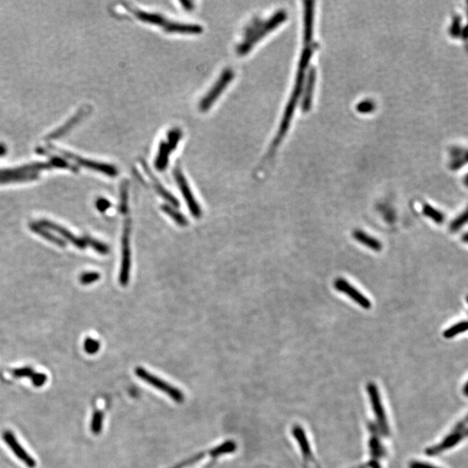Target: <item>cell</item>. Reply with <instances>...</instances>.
I'll return each instance as SVG.
<instances>
[{
    "label": "cell",
    "mask_w": 468,
    "mask_h": 468,
    "mask_svg": "<svg viewBox=\"0 0 468 468\" xmlns=\"http://www.w3.org/2000/svg\"><path fill=\"white\" fill-rule=\"evenodd\" d=\"M142 167H143V169H144L145 172H146V173H147V175L149 177L151 182L154 184V189L157 191L158 194H159V195H160V196L162 197V198L165 199L166 201H168L170 204L172 205V206H173L174 208H178L179 205L178 200H177V199H176L174 196H173V195H171V194H170V193L168 192L167 190H166V189H164L163 185H161V184L159 182V180L156 179V177H155V176H154L153 173H151V171L150 169H149V167H148V164L146 163L144 160H142Z\"/></svg>",
    "instance_id": "obj_17"
},
{
    "label": "cell",
    "mask_w": 468,
    "mask_h": 468,
    "mask_svg": "<svg viewBox=\"0 0 468 468\" xmlns=\"http://www.w3.org/2000/svg\"><path fill=\"white\" fill-rule=\"evenodd\" d=\"M128 200H129V184L127 181H123L121 186V202H120V211L123 214L128 212Z\"/></svg>",
    "instance_id": "obj_28"
},
{
    "label": "cell",
    "mask_w": 468,
    "mask_h": 468,
    "mask_svg": "<svg viewBox=\"0 0 468 468\" xmlns=\"http://www.w3.org/2000/svg\"><path fill=\"white\" fill-rule=\"evenodd\" d=\"M371 465H372L373 468H381L380 466H379V465L377 464V463H373V462H372V463H371Z\"/></svg>",
    "instance_id": "obj_45"
},
{
    "label": "cell",
    "mask_w": 468,
    "mask_h": 468,
    "mask_svg": "<svg viewBox=\"0 0 468 468\" xmlns=\"http://www.w3.org/2000/svg\"><path fill=\"white\" fill-rule=\"evenodd\" d=\"M31 229L33 232H35L36 233H38L39 235L44 238L47 240H50V242L54 243L56 245H59L61 247H64L66 245V243L63 239H59L57 238L56 236L53 235L52 233H50L47 229H45L44 227L38 225V224H31Z\"/></svg>",
    "instance_id": "obj_22"
},
{
    "label": "cell",
    "mask_w": 468,
    "mask_h": 468,
    "mask_svg": "<svg viewBox=\"0 0 468 468\" xmlns=\"http://www.w3.org/2000/svg\"><path fill=\"white\" fill-rule=\"evenodd\" d=\"M130 233L131 222L127 219L124 223L123 239H122V265L120 271V283L126 286L129 283L130 266H131V251H130Z\"/></svg>",
    "instance_id": "obj_6"
},
{
    "label": "cell",
    "mask_w": 468,
    "mask_h": 468,
    "mask_svg": "<svg viewBox=\"0 0 468 468\" xmlns=\"http://www.w3.org/2000/svg\"><path fill=\"white\" fill-rule=\"evenodd\" d=\"M293 434H294L296 439H297L299 442V445H300V447H301L302 452H303V455L305 457V463L308 464L309 461H314L313 455L311 454V447H310V445H309L308 440L306 439L305 432L303 431L301 427H299V426H296V427L293 428Z\"/></svg>",
    "instance_id": "obj_21"
},
{
    "label": "cell",
    "mask_w": 468,
    "mask_h": 468,
    "mask_svg": "<svg viewBox=\"0 0 468 468\" xmlns=\"http://www.w3.org/2000/svg\"><path fill=\"white\" fill-rule=\"evenodd\" d=\"M314 2H305L304 9V50L301 54L299 61V70L296 77L295 85L293 88V94L291 96L288 104L286 108L283 117L280 123L279 128L276 135L271 142L270 148L267 152V158L272 157L280 143L283 141L286 133L290 128V124L293 120V114L295 112L296 106L298 104L299 98H301L305 82H306V70L308 69L309 62L312 57L314 52V41H313V32H314Z\"/></svg>",
    "instance_id": "obj_1"
},
{
    "label": "cell",
    "mask_w": 468,
    "mask_h": 468,
    "mask_svg": "<svg viewBox=\"0 0 468 468\" xmlns=\"http://www.w3.org/2000/svg\"><path fill=\"white\" fill-rule=\"evenodd\" d=\"M353 238L361 245L367 246L373 251H381L383 249V244L381 243V241L368 235V233L362 232L361 230H355L353 233Z\"/></svg>",
    "instance_id": "obj_20"
},
{
    "label": "cell",
    "mask_w": 468,
    "mask_h": 468,
    "mask_svg": "<svg viewBox=\"0 0 468 468\" xmlns=\"http://www.w3.org/2000/svg\"><path fill=\"white\" fill-rule=\"evenodd\" d=\"M32 384L36 387H42L47 381V376L44 373H34L31 377Z\"/></svg>",
    "instance_id": "obj_37"
},
{
    "label": "cell",
    "mask_w": 468,
    "mask_h": 468,
    "mask_svg": "<svg viewBox=\"0 0 468 468\" xmlns=\"http://www.w3.org/2000/svg\"><path fill=\"white\" fill-rule=\"evenodd\" d=\"M84 239L86 243H87V245H90L92 248L95 249L96 251L101 253V254H107V253H109L110 249H109V246L107 245L98 241L97 239L89 238V237H86Z\"/></svg>",
    "instance_id": "obj_30"
},
{
    "label": "cell",
    "mask_w": 468,
    "mask_h": 468,
    "mask_svg": "<svg viewBox=\"0 0 468 468\" xmlns=\"http://www.w3.org/2000/svg\"><path fill=\"white\" fill-rule=\"evenodd\" d=\"M464 393L465 394V396H468V384L465 385V388H464Z\"/></svg>",
    "instance_id": "obj_44"
},
{
    "label": "cell",
    "mask_w": 468,
    "mask_h": 468,
    "mask_svg": "<svg viewBox=\"0 0 468 468\" xmlns=\"http://www.w3.org/2000/svg\"><path fill=\"white\" fill-rule=\"evenodd\" d=\"M3 439L5 442L7 443V446H9L11 450L14 452V454L20 460H22L26 466H28L29 468L36 467V465H37L36 460L32 458V456L29 454L28 452H26V450L21 446V444L19 443L16 439V437L12 432H10V431L4 432Z\"/></svg>",
    "instance_id": "obj_10"
},
{
    "label": "cell",
    "mask_w": 468,
    "mask_h": 468,
    "mask_svg": "<svg viewBox=\"0 0 468 468\" xmlns=\"http://www.w3.org/2000/svg\"><path fill=\"white\" fill-rule=\"evenodd\" d=\"M335 288L341 293H344L345 295L349 297L350 299L355 301L357 305H360L361 308L368 309L371 308V302L368 298H366L362 293H360L358 290L355 289L354 286H352L350 284L343 278H337L334 283Z\"/></svg>",
    "instance_id": "obj_9"
},
{
    "label": "cell",
    "mask_w": 468,
    "mask_h": 468,
    "mask_svg": "<svg viewBox=\"0 0 468 468\" xmlns=\"http://www.w3.org/2000/svg\"><path fill=\"white\" fill-rule=\"evenodd\" d=\"M135 373L142 380L147 382L148 384L153 385V386L157 388L158 390L163 391L164 393L167 394L168 396L174 400L176 402H181L183 401V395L180 391L176 390L175 388L171 386L169 384L165 383L164 381L160 380L158 377H154L148 371L145 370L144 368H137L135 369Z\"/></svg>",
    "instance_id": "obj_7"
},
{
    "label": "cell",
    "mask_w": 468,
    "mask_h": 468,
    "mask_svg": "<svg viewBox=\"0 0 468 468\" xmlns=\"http://www.w3.org/2000/svg\"><path fill=\"white\" fill-rule=\"evenodd\" d=\"M181 135H182V133L179 129H171L167 134V140L166 142L173 150H174L179 144V141L181 139Z\"/></svg>",
    "instance_id": "obj_29"
},
{
    "label": "cell",
    "mask_w": 468,
    "mask_h": 468,
    "mask_svg": "<svg viewBox=\"0 0 468 468\" xmlns=\"http://www.w3.org/2000/svg\"><path fill=\"white\" fill-rule=\"evenodd\" d=\"M168 33H178V34H200L203 32L202 26L194 24H185V23L173 22L170 21L167 28L164 30Z\"/></svg>",
    "instance_id": "obj_18"
},
{
    "label": "cell",
    "mask_w": 468,
    "mask_h": 468,
    "mask_svg": "<svg viewBox=\"0 0 468 468\" xmlns=\"http://www.w3.org/2000/svg\"><path fill=\"white\" fill-rule=\"evenodd\" d=\"M234 78V72L232 69L227 68L223 72L221 73L220 77L218 79L214 86L210 88V90L205 95L204 98L199 104V109L201 112H207L210 110L214 103L219 99L220 95L223 93L224 90L227 88V86L231 83Z\"/></svg>",
    "instance_id": "obj_5"
},
{
    "label": "cell",
    "mask_w": 468,
    "mask_h": 468,
    "mask_svg": "<svg viewBox=\"0 0 468 468\" xmlns=\"http://www.w3.org/2000/svg\"><path fill=\"white\" fill-rule=\"evenodd\" d=\"M126 7L128 8L130 13L134 14V16L136 17L142 22L147 23L149 25H156V26H161V27H163V30L167 28V25L171 21L169 19H166L161 14L148 13V12H144L142 10L135 9V8H131V7H127V6H126Z\"/></svg>",
    "instance_id": "obj_14"
},
{
    "label": "cell",
    "mask_w": 468,
    "mask_h": 468,
    "mask_svg": "<svg viewBox=\"0 0 468 468\" xmlns=\"http://www.w3.org/2000/svg\"><path fill=\"white\" fill-rule=\"evenodd\" d=\"M110 206H111V203L110 201L104 198H99L96 202V207L102 213L107 211L110 208Z\"/></svg>",
    "instance_id": "obj_38"
},
{
    "label": "cell",
    "mask_w": 468,
    "mask_h": 468,
    "mask_svg": "<svg viewBox=\"0 0 468 468\" xmlns=\"http://www.w3.org/2000/svg\"><path fill=\"white\" fill-rule=\"evenodd\" d=\"M467 330L468 321H462V322L457 323L454 325H452V327L448 328L447 330H445L443 336L446 338H452V337H454L457 335L465 332Z\"/></svg>",
    "instance_id": "obj_25"
},
{
    "label": "cell",
    "mask_w": 468,
    "mask_h": 468,
    "mask_svg": "<svg viewBox=\"0 0 468 468\" xmlns=\"http://www.w3.org/2000/svg\"><path fill=\"white\" fill-rule=\"evenodd\" d=\"M89 112H90V108L82 107L81 110L77 111V113H75L73 117H70V119L68 120L63 125L59 127L58 129H55L53 132L49 134L46 137V140L52 141V140H56L66 135L67 133L77 125L84 117H87Z\"/></svg>",
    "instance_id": "obj_11"
},
{
    "label": "cell",
    "mask_w": 468,
    "mask_h": 468,
    "mask_svg": "<svg viewBox=\"0 0 468 468\" xmlns=\"http://www.w3.org/2000/svg\"><path fill=\"white\" fill-rule=\"evenodd\" d=\"M376 105L373 102L369 100H366L364 102H361L357 105V110L360 113H369L372 110H374Z\"/></svg>",
    "instance_id": "obj_36"
},
{
    "label": "cell",
    "mask_w": 468,
    "mask_h": 468,
    "mask_svg": "<svg viewBox=\"0 0 468 468\" xmlns=\"http://www.w3.org/2000/svg\"><path fill=\"white\" fill-rule=\"evenodd\" d=\"M422 213L426 217L429 218L436 224H442L445 221V215L431 205L425 204L422 207Z\"/></svg>",
    "instance_id": "obj_23"
},
{
    "label": "cell",
    "mask_w": 468,
    "mask_h": 468,
    "mask_svg": "<svg viewBox=\"0 0 468 468\" xmlns=\"http://www.w3.org/2000/svg\"><path fill=\"white\" fill-rule=\"evenodd\" d=\"M161 210L163 211L164 213L167 214V215H168L171 219H173L179 226H188L189 222H188L186 219L183 216V214L179 213V212L175 210L174 208H171V207L167 206V205H163V206L161 207Z\"/></svg>",
    "instance_id": "obj_24"
},
{
    "label": "cell",
    "mask_w": 468,
    "mask_h": 468,
    "mask_svg": "<svg viewBox=\"0 0 468 468\" xmlns=\"http://www.w3.org/2000/svg\"><path fill=\"white\" fill-rule=\"evenodd\" d=\"M286 17L287 15L285 12H278L266 20L255 19L251 21V24H249L248 26L245 28L243 41L238 46V54L244 56L250 52L261 39H263L268 33L279 26L286 20Z\"/></svg>",
    "instance_id": "obj_3"
},
{
    "label": "cell",
    "mask_w": 468,
    "mask_h": 468,
    "mask_svg": "<svg viewBox=\"0 0 468 468\" xmlns=\"http://www.w3.org/2000/svg\"><path fill=\"white\" fill-rule=\"evenodd\" d=\"M34 373V370L31 367H24V368L14 369L13 371V376L15 378H24V377L31 378Z\"/></svg>",
    "instance_id": "obj_35"
},
{
    "label": "cell",
    "mask_w": 468,
    "mask_h": 468,
    "mask_svg": "<svg viewBox=\"0 0 468 468\" xmlns=\"http://www.w3.org/2000/svg\"><path fill=\"white\" fill-rule=\"evenodd\" d=\"M48 148L51 149L53 152H56L57 154L63 155V157L67 159V160L74 161V162L77 164L78 166H81V167L88 168V169L94 170V171H98V172H100V173L106 174V175L110 176V177H116V176L118 174V170H117V167L113 166V165L104 163V162H99V161H96V160H88V159H86V158L81 157V156L75 155V154H72V153H70V152H68V151L63 150V149H61V148H57V147H55L53 145H49Z\"/></svg>",
    "instance_id": "obj_4"
},
{
    "label": "cell",
    "mask_w": 468,
    "mask_h": 468,
    "mask_svg": "<svg viewBox=\"0 0 468 468\" xmlns=\"http://www.w3.org/2000/svg\"><path fill=\"white\" fill-rule=\"evenodd\" d=\"M370 450L371 453H372V455H373V457H375V458H378V457L383 455V453H384L383 446H381L380 442H379V440L377 439V436H373L372 437V439H371Z\"/></svg>",
    "instance_id": "obj_33"
},
{
    "label": "cell",
    "mask_w": 468,
    "mask_h": 468,
    "mask_svg": "<svg viewBox=\"0 0 468 468\" xmlns=\"http://www.w3.org/2000/svg\"><path fill=\"white\" fill-rule=\"evenodd\" d=\"M467 303H468V297H467Z\"/></svg>",
    "instance_id": "obj_46"
},
{
    "label": "cell",
    "mask_w": 468,
    "mask_h": 468,
    "mask_svg": "<svg viewBox=\"0 0 468 468\" xmlns=\"http://www.w3.org/2000/svg\"><path fill=\"white\" fill-rule=\"evenodd\" d=\"M463 183H464V185H465V186H467L468 188V173L463 177Z\"/></svg>",
    "instance_id": "obj_42"
},
{
    "label": "cell",
    "mask_w": 468,
    "mask_h": 468,
    "mask_svg": "<svg viewBox=\"0 0 468 468\" xmlns=\"http://www.w3.org/2000/svg\"><path fill=\"white\" fill-rule=\"evenodd\" d=\"M315 81H316V73L315 69H310V72L306 77L305 88H304V95L302 98V110L304 112H308L311 107V102L313 98L314 92Z\"/></svg>",
    "instance_id": "obj_16"
},
{
    "label": "cell",
    "mask_w": 468,
    "mask_h": 468,
    "mask_svg": "<svg viewBox=\"0 0 468 468\" xmlns=\"http://www.w3.org/2000/svg\"><path fill=\"white\" fill-rule=\"evenodd\" d=\"M462 240H463L464 242L466 243V244H468V233L463 234V236H462Z\"/></svg>",
    "instance_id": "obj_43"
},
{
    "label": "cell",
    "mask_w": 468,
    "mask_h": 468,
    "mask_svg": "<svg viewBox=\"0 0 468 468\" xmlns=\"http://www.w3.org/2000/svg\"><path fill=\"white\" fill-rule=\"evenodd\" d=\"M368 393L370 396L371 403L373 406L374 412L377 415V421L379 422L381 428L384 432V434H388L389 433V427L387 424V419L384 413V408L381 402L380 396L377 391V386L374 384H370L368 387Z\"/></svg>",
    "instance_id": "obj_12"
},
{
    "label": "cell",
    "mask_w": 468,
    "mask_h": 468,
    "mask_svg": "<svg viewBox=\"0 0 468 468\" xmlns=\"http://www.w3.org/2000/svg\"><path fill=\"white\" fill-rule=\"evenodd\" d=\"M410 468H438L435 467V466H433V465H428V464H426V463H422V462L415 461L411 463L410 465Z\"/></svg>",
    "instance_id": "obj_39"
},
{
    "label": "cell",
    "mask_w": 468,
    "mask_h": 468,
    "mask_svg": "<svg viewBox=\"0 0 468 468\" xmlns=\"http://www.w3.org/2000/svg\"><path fill=\"white\" fill-rule=\"evenodd\" d=\"M53 167H61L77 171L75 165L69 163L66 160L55 158L49 162H36L29 164L16 168H3L0 169V185L8 183L25 182L38 179L39 172L43 170L50 169Z\"/></svg>",
    "instance_id": "obj_2"
},
{
    "label": "cell",
    "mask_w": 468,
    "mask_h": 468,
    "mask_svg": "<svg viewBox=\"0 0 468 468\" xmlns=\"http://www.w3.org/2000/svg\"><path fill=\"white\" fill-rule=\"evenodd\" d=\"M462 30H463V25H462V19L459 15H456L452 19V23L449 26V34L452 38H458L461 37Z\"/></svg>",
    "instance_id": "obj_27"
},
{
    "label": "cell",
    "mask_w": 468,
    "mask_h": 468,
    "mask_svg": "<svg viewBox=\"0 0 468 468\" xmlns=\"http://www.w3.org/2000/svg\"><path fill=\"white\" fill-rule=\"evenodd\" d=\"M466 224H468V207L458 217L452 220V223L450 224V231L452 233H455Z\"/></svg>",
    "instance_id": "obj_26"
},
{
    "label": "cell",
    "mask_w": 468,
    "mask_h": 468,
    "mask_svg": "<svg viewBox=\"0 0 468 468\" xmlns=\"http://www.w3.org/2000/svg\"><path fill=\"white\" fill-rule=\"evenodd\" d=\"M103 426V414L97 411L93 415L91 422V430L94 434H98L101 432Z\"/></svg>",
    "instance_id": "obj_32"
},
{
    "label": "cell",
    "mask_w": 468,
    "mask_h": 468,
    "mask_svg": "<svg viewBox=\"0 0 468 468\" xmlns=\"http://www.w3.org/2000/svg\"><path fill=\"white\" fill-rule=\"evenodd\" d=\"M180 4L182 5L184 9L186 10V11H191V10L194 9V3L191 1H181Z\"/></svg>",
    "instance_id": "obj_40"
},
{
    "label": "cell",
    "mask_w": 468,
    "mask_h": 468,
    "mask_svg": "<svg viewBox=\"0 0 468 468\" xmlns=\"http://www.w3.org/2000/svg\"><path fill=\"white\" fill-rule=\"evenodd\" d=\"M173 149L166 141L160 142L158 149L157 155L154 160V167L158 171H164L167 168L169 162V156Z\"/></svg>",
    "instance_id": "obj_19"
},
{
    "label": "cell",
    "mask_w": 468,
    "mask_h": 468,
    "mask_svg": "<svg viewBox=\"0 0 468 468\" xmlns=\"http://www.w3.org/2000/svg\"><path fill=\"white\" fill-rule=\"evenodd\" d=\"M99 349H100V343L98 342V340L93 339L90 337H88L87 339L85 340L84 349L85 351L88 353V354L93 355L95 353H97Z\"/></svg>",
    "instance_id": "obj_31"
},
{
    "label": "cell",
    "mask_w": 468,
    "mask_h": 468,
    "mask_svg": "<svg viewBox=\"0 0 468 468\" xmlns=\"http://www.w3.org/2000/svg\"><path fill=\"white\" fill-rule=\"evenodd\" d=\"M6 152H7V148L4 145L0 144V156L6 154Z\"/></svg>",
    "instance_id": "obj_41"
},
{
    "label": "cell",
    "mask_w": 468,
    "mask_h": 468,
    "mask_svg": "<svg viewBox=\"0 0 468 468\" xmlns=\"http://www.w3.org/2000/svg\"><path fill=\"white\" fill-rule=\"evenodd\" d=\"M173 173L175 177L176 182L179 185L180 192L182 193L183 197L185 199L186 205L189 206V210L193 214V216L195 218L201 217L202 214L201 208L199 206L198 202L195 200V196L193 195L189 182L183 174L182 171L179 169V167H176Z\"/></svg>",
    "instance_id": "obj_8"
},
{
    "label": "cell",
    "mask_w": 468,
    "mask_h": 468,
    "mask_svg": "<svg viewBox=\"0 0 468 468\" xmlns=\"http://www.w3.org/2000/svg\"><path fill=\"white\" fill-rule=\"evenodd\" d=\"M468 164V148L453 147L448 153V167L452 171L461 169Z\"/></svg>",
    "instance_id": "obj_15"
},
{
    "label": "cell",
    "mask_w": 468,
    "mask_h": 468,
    "mask_svg": "<svg viewBox=\"0 0 468 468\" xmlns=\"http://www.w3.org/2000/svg\"><path fill=\"white\" fill-rule=\"evenodd\" d=\"M38 225L43 226L45 229L53 230L55 232H57V233H59L60 235L63 236L64 239L69 240V242L72 243L73 245H75L78 248L83 249L87 246V243L85 241V239L77 238L76 236L74 235L73 233H70L69 231H68L66 228H64L63 226L45 220L39 221Z\"/></svg>",
    "instance_id": "obj_13"
},
{
    "label": "cell",
    "mask_w": 468,
    "mask_h": 468,
    "mask_svg": "<svg viewBox=\"0 0 468 468\" xmlns=\"http://www.w3.org/2000/svg\"><path fill=\"white\" fill-rule=\"evenodd\" d=\"M100 278V274L98 272H87V273L82 274L80 276V282L82 285H89V284L94 283Z\"/></svg>",
    "instance_id": "obj_34"
}]
</instances>
